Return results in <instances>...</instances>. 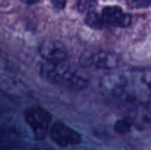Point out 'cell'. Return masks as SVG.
I'll return each instance as SVG.
<instances>
[{
  "label": "cell",
  "instance_id": "1",
  "mask_svg": "<svg viewBox=\"0 0 151 150\" xmlns=\"http://www.w3.org/2000/svg\"><path fill=\"white\" fill-rule=\"evenodd\" d=\"M105 94L127 103H151V68H129L107 74L101 80Z\"/></svg>",
  "mask_w": 151,
  "mask_h": 150
},
{
  "label": "cell",
  "instance_id": "2",
  "mask_svg": "<svg viewBox=\"0 0 151 150\" xmlns=\"http://www.w3.org/2000/svg\"><path fill=\"white\" fill-rule=\"evenodd\" d=\"M40 74L48 82L72 90H82L88 85V80L82 74L62 63H44Z\"/></svg>",
  "mask_w": 151,
  "mask_h": 150
},
{
  "label": "cell",
  "instance_id": "3",
  "mask_svg": "<svg viewBox=\"0 0 151 150\" xmlns=\"http://www.w3.org/2000/svg\"><path fill=\"white\" fill-rule=\"evenodd\" d=\"M25 120L37 140H42L48 134L52 115L40 106H32L25 111Z\"/></svg>",
  "mask_w": 151,
  "mask_h": 150
},
{
  "label": "cell",
  "instance_id": "4",
  "mask_svg": "<svg viewBox=\"0 0 151 150\" xmlns=\"http://www.w3.org/2000/svg\"><path fill=\"white\" fill-rule=\"evenodd\" d=\"M50 139L60 147L74 146L81 143V135L62 121L52 123L48 131Z\"/></svg>",
  "mask_w": 151,
  "mask_h": 150
},
{
  "label": "cell",
  "instance_id": "5",
  "mask_svg": "<svg viewBox=\"0 0 151 150\" xmlns=\"http://www.w3.org/2000/svg\"><path fill=\"white\" fill-rule=\"evenodd\" d=\"M104 27H115V28H127L132 25L133 19L129 14L123 11L119 6H106L101 14Z\"/></svg>",
  "mask_w": 151,
  "mask_h": 150
},
{
  "label": "cell",
  "instance_id": "6",
  "mask_svg": "<svg viewBox=\"0 0 151 150\" xmlns=\"http://www.w3.org/2000/svg\"><path fill=\"white\" fill-rule=\"evenodd\" d=\"M39 54L48 63H62L67 59L65 48L54 41H44L39 46Z\"/></svg>",
  "mask_w": 151,
  "mask_h": 150
},
{
  "label": "cell",
  "instance_id": "7",
  "mask_svg": "<svg viewBox=\"0 0 151 150\" xmlns=\"http://www.w3.org/2000/svg\"><path fill=\"white\" fill-rule=\"evenodd\" d=\"M90 62L97 69L113 70L119 66L120 59L117 54L109 50H100L91 56Z\"/></svg>",
  "mask_w": 151,
  "mask_h": 150
},
{
  "label": "cell",
  "instance_id": "8",
  "mask_svg": "<svg viewBox=\"0 0 151 150\" xmlns=\"http://www.w3.org/2000/svg\"><path fill=\"white\" fill-rule=\"evenodd\" d=\"M86 24L90 28L96 29V30H101V29L104 28L101 14L93 11V10H88V14L86 17Z\"/></svg>",
  "mask_w": 151,
  "mask_h": 150
},
{
  "label": "cell",
  "instance_id": "9",
  "mask_svg": "<svg viewBox=\"0 0 151 150\" xmlns=\"http://www.w3.org/2000/svg\"><path fill=\"white\" fill-rule=\"evenodd\" d=\"M132 130V123L127 119H119L114 124V131L118 134H127Z\"/></svg>",
  "mask_w": 151,
  "mask_h": 150
},
{
  "label": "cell",
  "instance_id": "10",
  "mask_svg": "<svg viewBox=\"0 0 151 150\" xmlns=\"http://www.w3.org/2000/svg\"><path fill=\"white\" fill-rule=\"evenodd\" d=\"M127 4L132 8L140 9V8H146L151 5V0H125Z\"/></svg>",
  "mask_w": 151,
  "mask_h": 150
},
{
  "label": "cell",
  "instance_id": "11",
  "mask_svg": "<svg viewBox=\"0 0 151 150\" xmlns=\"http://www.w3.org/2000/svg\"><path fill=\"white\" fill-rule=\"evenodd\" d=\"M23 1L24 3H27V4H34V3H37L38 0H21Z\"/></svg>",
  "mask_w": 151,
  "mask_h": 150
}]
</instances>
